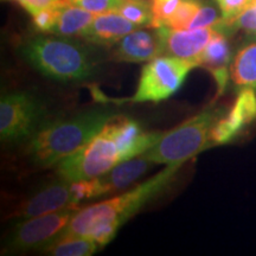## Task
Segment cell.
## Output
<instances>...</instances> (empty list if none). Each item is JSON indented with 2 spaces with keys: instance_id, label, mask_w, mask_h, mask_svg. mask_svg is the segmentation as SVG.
<instances>
[{
  "instance_id": "cell-1",
  "label": "cell",
  "mask_w": 256,
  "mask_h": 256,
  "mask_svg": "<svg viewBox=\"0 0 256 256\" xmlns=\"http://www.w3.org/2000/svg\"><path fill=\"white\" fill-rule=\"evenodd\" d=\"M180 166L182 164L168 165L156 176L122 194L80 208L60 235L86 236L101 247L106 246L115 238L121 226L170 186Z\"/></svg>"
},
{
  "instance_id": "cell-2",
  "label": "cell",
  "mask_w": 256,
  "mask_h": 256,
  "mask_svg": "<svg viewBox=\"0 0 256 256\" xmlns=\"http://www.w3.org/2000/svg\"><path fill=\"white\" fill-rule=\"evenodd\" d=\"M118 114L112 108H96L66 119L48 121L30 140L32 160L43 168L56 166L94 139Z\"/></svg>"
},
{
  "instance_id": "cell-3",
  "label": "cell",
  "mask_w": 256,
  "mask_h": 256,
  "mask_svg": "<svg viewBox=\"0 0 256 256\" xmlns=\"http://www.w3.org/2000/svg\"><path fill=\"white\" fill-rule=\"evenodd\" d=\"M20 52L42 75L58 82H84L98 72L87 48L69 37L36 36L25 42Z\"/></svg>"
},
{
  "instance_id": "cell-4",
  "label": "cell",
  "mask_w": 256,
  "mask_h": 256,
  "mask_svg": "<svg viewBox=\"0 0 256 256\" xmlns=\"http://www.w3.org/2000/svg\"><path fill=\"white\" fill-rule=\"evenodd\" d=\"M222 113L216 108H206L174 130L162 133L158 142L142 156L154 164L183 165L206 147H211V130Z\"/></svg>"
},
{
  "instance_id": "cell-5",
  "label": "cell",
  "mask_w": 256,
  "mask_h": 256,
  "mask_svg": "<svg viewBox=\"0 0 256 256\" xmlns=\"http://www.w3.org/2000/svg\"><path fill=\"white\" fill-rule=\"evenodd\" d=\"M124 160L122 150L106 126L94 139L57 164V174L68 182L89 180L106 174Z\"/></svg>"
},
{
  "instance_id": "cell-6",
  "label": "cell",
  "mask_w": 256,
  "mask_h": 256,
  "mask_svg": "<svg viewBox=\"0 0 256 256\" xmlns=\"http://www.w3.org/2000/svg\"><path fill=\"white\" fill-rule=\"evenodd\" d=\"M46 108L28 92H14L0 101V136L2 142H20L32 136L46 124Z\"/></svg>"
},
{
  "instance_id": "cell-7",
  "label": "cell",
  "mask_w": 256,
  "mask_h": 256,
  "mask_svg": "<svg viewBox=\"0 0 256 256\" xmlns=\"http://www.w3.org/2000/svg\"><path fill=\"white\" fill-rule=\"evenodd\" d=\"M196 66L174 56H159L144 66L133 102H160L174 95Z\"/></svg>"
},
{
  "instance_id": "cell-8",
  "label": "cell",
  "mask_w": 256,
  "mask_h": 256,
  "mask_svg": "<svg viewBox=\"0 0 256 256\" xmlns=\"http://www.w3.org/2000/svg\"><path fill=\"white\" fill-rule=\"evenodd\" d=\"M78 209L80 206H74L56 212L23 218L10 232L6 248L12 252L43 250L63 232Z\"/></svg>"
},
{
  "instance_id": "cell-9",
  "label": "cell",
  "mask_w": 256,
  "mask_h": 256,
  "mask_svg": "<svg viewBox=\"0 0 256 256\" xmlns=\"http://www.w3.org/2000/svg\"><path fill=\"white\" fill-rule=\"evenodd\" d=\"M256 120V92L244 88L229 110H224L216 120L210 134V146L232 142L240 133Z\"/></svg>"
},
{
  "instance_id": "cell-10",
  "label": "cell",
  "mask_w": 256,
  "mask_h": 256,
  "mask_svg": "<svg viewBox=\"0 0 256 256\" xmlns=\"http://www.w3.org/2000/svg\"><path fill=\"white\" fill-rule=\"evenodd\" d=\"M80 206L72 182L60 179L42 188L34 196L20 204L14 211V217L30 218L66 209L69 206Z\"/></svg>"
},
{
  "instance_id": "cell-11",
  "label": "cell",
  "mask_w": 256,
  "mask_h": 256,
  "mask_svg": "<svg viewBox=\"0 0 256 256\" xmlns=\"http://www.w3.org/2000/svg\"><path fill=\"white\" fill-rule=\"evenodd\" d=\"M162 54L164 46L159 28H139L114 44L112 58L118 62L140 63L150 62Z\"/></svg>"
},
{
  "instance_id": "cell-12",
  "label": "cell",
  "mask_w": 256,
  "mask_h": 256,
  "mask_svg": "<svg viewBox=\"0 0 256 256\" xmlns=\"http://www.w3.org/2000/svg\"><path fill=\"white\" fill-rule=\"evenodd\" d=\"M158 28L164 46L162 55L185 60L194 66H198L200 57L215 32L214 28L196 30H174L168 26Z\"/></svg>"
},
{
  "instance_id": "cell-13",
  "label": "cell",
  "mask_w": 256,
  "mask_h": 256,
  "mask_svg": "<svg viewBox=\"0 0 256 256\" xmlns=\"http://www.w3.org/2000/svg\"><path fill=\"white\" fill-rule=\"evenodd\" d=\"M154 162L147 159L145 156H139V158L126 160L120 162L106 174L98 177L89 179L88 183L90 186L92 200L114 194L118 191L122 190L134 183L138 178H140Z\"/></svg>"
},
{
  "instance_id": "cell-14",
  "label": "cell",
  "mask_w": 256,
  "mask_h": 256,
  "mask_svg": "<svg viewBox=\"0 0 256 256\" xmlns=\"http://www.w3.org/2000/svg\"><path fill=\"white\" fill-rule=\"evenodd\" d=\"M230 60L232 50L226 34L215 28L212 37L198 60V66L208 70L217 86V95H222L226 90L230 78Z\"/></svg>"
},
{
  "instance_id": "cell-15",
  "label": "cell",
  "mask_w": 256,
  "mask_h": 256,
  "mask_svg": "<svg viewBox=\"0 0 256 256\" xmlns=\"http://www.w3.org/2000/svg\"><path fill=\"white\" fill-rule=\"evenodd\" d=\"M142 26L132 23L118 12H106L95 16L92 24L82 34L89 43L113 46L121 38Z\"/></svg>"
},
{
  "instance_id": "cell-16",
  "label": "cell",
  "mask_w": 256,
  "mask_h": 256,
  "mask_svg": "<svg viewBox=\"0 0 256 256\" xmlns=\"http://www.w3.org/2000/svg\"><path fill=\"white\" fill-rule=\"evenodd\" d=\"M95 16L96 14L69 4L66 0H64L62 8L60 10L57 23L51 34L63 37H81L86 28L94 20Z\"/></svg>"
},
{
  "instance_id": "cell-17",
  "label": "cell",
  "mask_w": 256,
  "mask_h": 256,
  "mask_svg": "<svg viewBox=\"0 0 256 256\" xmlns=\"http://www.w3.org/2000/svg\"><path fill=\"white\" fill-rule=\"evenodd\" d=\"M230 78L238 87L256 92V40L241 48L234 57Z\"/></svg>"
},
{
  "instance_id": "cell-18",
  "label": "cell",
  "mask_w": 256,
  "mask_h": 256,
  "mask_svg": "<svg viewBox=\"0 0 256 256\" xmlns=\"http://www.w3.org/2000/svg\"><path fill=\"white\" fill-rule=\"evenodd\" d=\"M100 247L98 242L86 236L60 235L43 252L54 256H90Z\"/></svg>"
},
{
  "instance_id": "cell-19",
  "label": "cell",
  "mask_w": 256,
  "mask_h": 256,
  "mask_svg": "<svg viewBox=\"0 0 256 256\" xmlns=\"http://www.w3.org/2000/svg\"><path fill=\"white\" fill-rule=\"evenodd\" d=\"M217 31L223 32L226 34H230L232 32L241 30L247 36L256 40V0L249 4L234 20L229 23H224L220 20V23L215 28Z\"/></svg>"
},
{
  "instance_id": "cell-20",
  "label": "cell",
  "mask_w": 256,
  "mask_h": 256,
  "mask_svg": "<svg viewBox=\"0 0 256 256\" xmlns=\"http://www.w3.org/2000/svg\"><path fill=\"white\" fill-rule=\"evenodd\" d=\"M116 12L139 26L152 28L153 11L151 0H124Z\"/></svg>"
},
{
  "instance_id": "cell-21",
  "label": "cell",
  "mask_w": 256,
  "mask_h": 256,
  "mask_svg": "<svg viewBox=\"0 0 256 256\" xmlns=\"http://www.w3.org/2000/svg\"><path fill=\"white\" fill-rule=\"evenodd\" d=\"M206 0H182L177 11L168 20V28L174 30H188V25L200 11Z\"/></svg>"
},
{
  "instance_id": "cell-22",
  "label": "cell",
  "mask_w": 256,
  "mask_h": 256,
  "mask_svg": "<svg viewBox=\"0 0 256 256\" xmlns=\"http://www.w3.org/2000/svg\"><path fill=\"white\" fill-rule=\"evenodd\" d=\"M182 0H151L153 11L152 28L168 26V20L177 11Z\"/></svg>"
},
{
  "instance_id": "cell-23",
  "label": "cell",
  "mask_w": 256,
  "mask_h": 256,
  "mask_svg": "<svg viewBox=\"0 0 256 256\" xmlns=\"http://www.w3.org/2000/svg\"><path fill=\"white\" fill-rule=\"evenodd\" d=\"M63 2L64 0L56 2V4L40 10V11L37 12L36 14L32 16V20H34V28L42 32H50L51 34V31H52V28H55V25L57 23L60 10L62 8Z\"/></svg>"
},
{
  "instance_id": "cell-24",
  "label": "cell",
  "mask_w": 256,
  "mask_h": 256,
  "mask_svg": "<svg viewBox=\"0 0 256 256\" xmlns=\"http://www.w3.org/2000/svg\"><path fill=\"white\" fill-rule=\"evenodd\" d=\"M218 11L217 8L210 2H204L200 11L192 19V22L188 25V30H196V28H215L217 24L220 23Z\"/></svg>"
},
{
  "instance_id": "cell-25",
  "label": "cell",
  "mask_w": 256,
  "mask_h": 256,
  "mask_svg": "<svg viewBox=\"0 0 256 256\" xmlns=\"http://www.w3.org/2000/svg\"><path fill=\"white\" fill-rule=\"evenodd\" d=\"M69 4L87 10L92 14H106V12H116L124 0H66Z\"/></svg>"
},
{
  "instance_id": "cell-26",
  "label": "cell",
  "mask_w": 256,
  "mask_h": 256,
  "mask_svg": "<svg viewBox=\"0 0 256 256\" xmlns=\"http://www.w3.org/2000/svg\"><path fill=\"white\" fill-rule=\"evenodd\" d=\"M220 11V20L229 23L235 19L252 0H215Z\"/></svg>"
},
{
  "instance_id": "cell-27",
  "label": "cell",
  "mask_w": 256,
  "mask_h": 256,
  "mask_svg": "<svg viewBox=\"0 0 256 256\" xmlns=\"http://www.w3.org/2000/svg\"><path fill=\"white\" fill-rule=\"evenodd\" d=\"M22 8L26 10L31 16L36 14L40 10L49 8V6L56 4V2H62V0H17Z\"/></svg>"
}]
</instances>
